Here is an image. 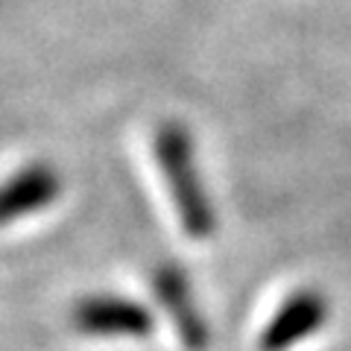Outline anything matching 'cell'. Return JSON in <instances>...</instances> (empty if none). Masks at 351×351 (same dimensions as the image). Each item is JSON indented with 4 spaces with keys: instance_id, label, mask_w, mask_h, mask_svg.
Wrapping results in <instances>:
<instances>
[{
    "instance_id": "1",
    "label": "cell",
    "mask_w": 351,
    "mask_h": 351,
    "mask_svg": "<svg viewBox=\"0 0 351 351\" xmlns=\"http://www.w3.org/2000/svg\"><path fill=\"white\" fill-rule=\"evenodd\" d=\"M152 152H156L158 170L167 182L184 234L193 240H211L217 234V208L205 188L191 129L179 120L161 123L152 138Z\"/></svg>"
},
{
    "instance_id": "2",
    "label": "cell",
    "mask_w": 351,
    "mask_h": 351,
    "mask_svg": "<svg viewBox=\"0 0 351 351\" xmlns=\"http://www.w3.org/2000/svg\"><path fill=\"white\" fill-rule=\"evenodd\" d=\"M328 316H331V302L325 299V293L316 287H302L278 304V311L261 331L258 346L261 351H290L319 334Z\"/></svg>"
},
{
    "instance_id": "3",
    "label": "cell",
    "mask_w": 351,
    "mask_h": 351,
    "mask_svg": "<svg viewBox=\"0 0 351 351\" xmlns=\"http://www.w3.org/2000/svg\"><path fill=\"white\" fill-rule=\"evenodd\" d=\"M152 293H156L158 304L164 307V313L170 316L182 346L188 351H208V346H211V328H208L205 316L199 311V302H196L188 272L176 267V263H161L152 272Z\"/></svg>"
},
{
    "instance_id": "4",
    "label": "cell",
    "mask_w": 351,
    "mask_h": 351,
    "mask_svg": "<svg viewBox=\"0 0 351 351\" xmlns=\"http://www.w3.org/2000/svg\"><path fill=\"white\" fill-rule=\"evenodd\" d=\"M73 325L88 337L147 339L156 331V316L126 295H85L73 307Z\"/></svg>"
},
{
    "instance_id": "5",
    "label": "cell",
    "mask_w": 351,
    "mask_h": 351,
    "mask_svg": "<svg viewBox=\"0 0 351 351\" xmlns=\"http://www.w3.org/2000/svg\"><path fill=\"white\" fill-rule=\"evenodd\" d=\"M62 193V176L56 167L44 161L27 164L24 170L0 184V226H9L15 219L32 217L50 208Z\"/></svg>"
}]
</instances>
